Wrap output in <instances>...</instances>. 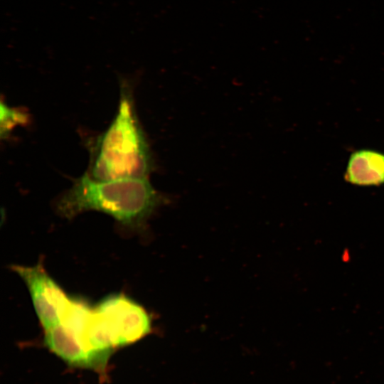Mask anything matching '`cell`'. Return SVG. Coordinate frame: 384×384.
<instances>
[{
  "mask_svg": "<svg viewBox=\"0 0 384 384\" xmlns=\"http://www.w3.org/2000/svg\"><path fill=\"white\" fill-rule=\"evenodd\" d=\"M343 178L347 183L360 186L384 184V154L371 149L352 152Z\"/></svg>",
  "mask_w": 384,
  "mask_h": 384,
  "instance_id": "cell-6",
  "label": "cell"
},
{
  "mask_svg": "<svg viewBox=\"0 0 384 384\" xmlns=\"http://www.w3.org/2000/svg\"><path fill=\"white\" fill-rule=\"evenodd\" d=\"M92 306L72 297L70 304L55 326L43 330L45 346L67 365L103 374L110 358L97 347L91 329Z\"/></svg>",
  "mask_w": 384,
  "mask_h": 384,
  "instance_id": "cell-3",
  "label": "cell"
},
{
  "mask_svg": "<svg viewBox=\"0 0 384 384\" xmlns=\"http://www.w3.org/2000/svg\"><path fill=\"white\" fill-rule=\"evenodd\" d=\"M92 314L100 337L113 350L141 340L151 330L147 311L122 294L105 297L93 306Z\"/></svg>",
  "mask_w": 384,
  "mask_h": 384,
  "instance_id": "cell-4",
  "label": "cell"
},
{
  "mask_svg": "<svg viewBox=\"0 0 384 384\" xmlns=\"http://www.w3.org/2000/svg\"><path fill=\"white\" fill-rule=\"evenodd\" d=\"M11 269L26 285L43 330L57 325L72 297L48 274L41 263L34 266L16 265Z\"/></svg>",
  "mask_w": 384,
  "mask_h": 384,
  "instance_id": "cell-5",
  "label": "cell"
},
{
  "mask_svg": "<svg viewBox=\"0 0 384 384\" xmlns=\"http://www.w3.org/2000/svg\"><path fill=\"white\" fill-rule=\"evenodd\" d=\"M28 117L21 108L11 107L4 102H1V137L6 138L11 130L26 124Z\"/></svg>",
  "mask_w": 384,
  "mask_h": 384,
  "instance_id": "cell-7",
  "label": "cell"
},
{
  "mask_svg": "<svg viewBox=\"0 0 384 384\" xmlns=\"http://www.w3.org/2000/svg\"><path fill=\"white\" fill-rule=\"evenodd\" d=\"M115 116L102 133L88 142L90 164L86 173L93 179L147 178L153 169L150 148L139 123L130 80L121 77Z\"/></svg>",
  "mask_w": 384,
  "mask_h": 384,
  "instance_id": "cell-1",
  "label": "cell"
},
{
  "mask_svg": "<svg viewBox=\"0 0 384 384\" xmlns=\"http://www.w3.org/2000/svg\"><path fill=\"white\" fill-rule=\"evenodd\" d=\"M163 201L147 178L99 181L85 172L58 198L55 207L66 218L96 210L127 227L142 228Z\"/></svg>",
  "mask_w": 384,
  "mask_h": 384,
  "instance_id": "cell-2",
  "label": "cell"
}]
</instances>
